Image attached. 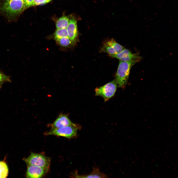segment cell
Returning <instances> with one entry per match:
<instances>
[{"label": "cell", "mask_w": 178, "mask_h": 178, "mask_svg": "<svg viewBox=\"0 0 178 178\" xmlns=\"http://www.w3.org/2000/svg\"><path fill=\"white\" fill-rule=\"evenodd\" d=\"M25 9L23 0H4L0 5V14L9 19H14Z\"/></svg>", "instance_id": "cell-1"}, {"label": "cell", "mask_w": 178, "mask_h": 178, "mask_svg": "<svg viewBox=\"0 0 178 178\" xmlns=\"http://www.w3.org/2000/svg\"><path fill=\"white\" fill-rule=\"evenodd\" d=\"M136 63L133 61L125 62L119 61L115 79L119 87L123 88L126 86L131 69Z\"/></svg>", "instance_id": "cell-2"}, {"label": "cell", "mask_w": 178, "mask_h": 178, "mask_svg": "<svg viewBox=\"0 0 178 178\" xmlns=\"http://www.w3.org/2000/svg\"><path fill=\"white\" fill-rule=\"evenodd\" d=\"M117 84L115 80L95 89V96L102 97L105 102L113 97L116 91Z\"/></svg>", "instance_id": "cell-3"}, {"label": "cell", "mask_w": 178, "mask_h": 178, "mask_svg": "<svg viewBox=\"0 0 178 178\" xmlns=\"http://www.w3.org/2000/svg\"><path fill=\"white\" fill-rule=\"evenodd\" d=\"M24 160L27 165L37 166L49 170L50 163V159L43 155L31 153Z\"/></svg>", "instance_id": "cell-4"}, {"label": "cell", "mask_w": 178, "mask_h": 178, "mask_svg": "<svg viewBox=\"0 0 178 178\" xmlns=\"http://www.w3.org/2000/svg\"><path fill=\"white\" fill-rule=\"evenodd\" d=\"M81 126L76 124L58 129L51 128L46 134L63 136L70 138L75 136L77 134L78 130L80 129Z\"/></svg>", "instance_id": "cell-5"}, {"label": "cell", "mask_w": 178, "mask_h": 178, "mask_svg": "<svg viewBox=\"0 0 178 178\" xmlns=\"http://www.w3.org/2000/svg\"><path fill=\"white\" fill-rule=\"evenodd\" d=\"M111 56L119 61L125 62L133 61L136 63L140 61L141 59V57L138 54L133 53L130 50L125 48L117 54Z\"/></svg>", "instance_id": "cell-6"}, {"label": "cell", "mask_w": 178, "mask_h": 178, "mask_svg": "<svg viewBox=\"0 0 178 178\" xmlns=\"http://www.w3.org/2000/svg\"><path fill=\"white\" fill-rule=\"evenodd\" d=\"M125 48L112 39L106 42L103 45L101 50L111 56L117 54Z\"/></svg>", "instance_id": "cell-7"}, {"label": "cell", "mask_w": 178, "mask_h": 178, "mask_svg": "<svg viewBox=\"0 0 178 178\" xmlns=\"http://www.w3.org/2000/svg\"><path fill=\"white\" fill-rule=\"evenodd\" d=\"M77 20L73 17L69 20L66 29L68 38L71 41L73 45L76 43L77 40L78 32L77 27Z\"/></svg>", "instance_id": "cell-8"}, {"label": "cell", "mask_w": 178, "mask_h": 178, "mask_svg": "<svg viewBox=\"0 0 178 178\" xmlns=\"http://www.w3.org/2000/svg\"><path fill=\"white\" fill-rule=\"evenodd\" d=\"M26 174L27 178H37L43 177L48 170L42 167L35 165H27Z\"/></svg>", "instance_id": "cell-9"}, {"label": "cell", "mask_w": 178, "mask_h": 178, "mask_svg": "<svg viewBox=\"0 0 178 178\" xmlns=\"http://www.w3.org/2000/svg\"><path fill=\"white\" fill-rule=\"evenodd\" d=\"M76 124L70 120L66 115L61 114L51 125L52 128L58 129Z\"/></svg>", "instance_id": "cell-10"}, {"label": "cell", "mask_w": 178, "mask_h": 178, "mask_svg": "<svg viewBox=\"0 0 178 178\" xmlns=\"http://www.w3.org/2000/svg\"><path fill=\"white\" fill-rule=\"evenodd\" d=\"M76 178H106V175L101 172L99 168L95 167L93 168L92 171L88 175H80L76 174L75 176Z\"/></svg>", "instance_id": "cell-11"}, {"label": "cell", "mask_w": 178, "mask_h": 178, "mask_svg": "<svg viewBox=\"0 0 178 178\" xmlns=\"http://www.w3.org/2000/svg\"><path fill=\"white\" fill-rule=\"evenodd\" d=\"M70 19L67 16H63L59 18L56 23L57 29L67 28L68 24Z\"/></svg>", "instance_id": "cell-12"}, {"label": "cell", "mask_w": 178, "mask_h": 178, "mask_svg": "<svg viewBox=\"0 0 178 178\" xmlns=\"http://www.w3.org/2000/svg\"><path fill=\"white\" fill-rule=\"evenodd\" d=\"M57 43L63 47H69L72 45V42L68 37H64L54 40Z\"/></svg>", "instance_id": "cell-13"}, {"label": "cell", "mask_w": 178, "mask_h": 178, "mask_svg": "<svg viewBox=\"0 0 178 178\" xmlns=\"http://www.w3.org/2000/svg\"><path fill=\"white\" fill-rule=\"evenodd\" d=\"M68 37L66 28L57 29L54 34L53 38L54 39Z\"/></svg>", "instance_id": "cell-14"}, {"label": "cell", "mask_w": 178, "mask_h": 178, "mask_svg": "<svg viewBox=\"0 0 178 178\" xmlns=\"http://www.w3.org/2000/svg\"><path fill=\"white\" fill-rule=\"evenodd\" d=\"M8 169L4 161H0V178H6L7 176Z\"/></svg>", "instance_id": "cell-15"}, {"label": "cell", "mask_w": 178, "mask_h": 178, "mask_svg": "<svg viewBox=\"0 0 178 178\" xmlns=\"http://www.w3.org/2000/svg\"><path fill=\"white\" fill-rule=\"evenodd\" d=\"M10 81L9 79L8 76L0 71V87L4 82Z\"/></svg>", "instance_id": "cell-16"}, {"label": "cell", "mask_w": 178, "mask_h": 178, "mask_svg": "<svg viewBox=\"0 0 178 178\" xmlns=\"http://www.w3.org/2000/svg\"><path fill=\"white\" fill-rule=\"evenodd\" d=\"M52 0H34L33 6H37L47 3Z\"/></svg>", "instance_id": "cell-17"}, {"label": "cell", "mask_w": 178, "mask_h": 178, "mask_svg": "<svg viewBox=\"0 0 178 178\" xmlns=\"http://www.w3.org/2000/svg\"><path fill=\"white\" fill-rule=\"evenodd\" d=\"M25 8L33 6L34 0H23Z\"/></svg>", "instance_id": "cell-18"}, {"label": "cell", "mask_w": 178, "mask_h": 178, "mask_svg": "<svg viewBox=\"0 0 178 178\" xmlns=\"http://www.w3.org/2000/svg\"><path fill=\"white\" fill-rule=\"evenodd\" d=\"M5 0L9 1V0Z\"/></svg>", "instance_id": "cell-19"}]
</instances>
